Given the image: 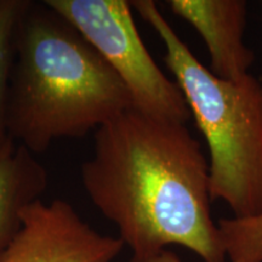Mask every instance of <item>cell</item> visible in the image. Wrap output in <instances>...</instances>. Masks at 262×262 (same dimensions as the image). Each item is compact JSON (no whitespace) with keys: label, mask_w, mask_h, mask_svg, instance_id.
<instances>
[{"label":"cell","mask_w":262,"mask_h":262,"mask_svg":"<svg viewBox=\"0 0 262 262\" xmlns=\"http://www.w3.org/2000/svg\"><path fill=\"white\" fill-rule=\"evenodd\" d=\"M171 11L187 21L205 41L211 73L238 81L249 74L255 55L243 41L247 2L243 0H170Z\"/></svg>","instance_id":"cell-6"},{"label":"cell","mask_w":262,"mask_h":262,"mask_svg":"<svg viewBox=\"0 0 262 262\" xmlns=\"http://www.w3.org/2000/svg\"><path fill=\"white\" fill-rule=\"evenodd\" d=\"M102 56L129 91L133 110L185 124L192 113L181 89L156 63L141 39L125 0H47Z\"/></svg>","instance_id":"cell-4"},{"label":"cell","mask_w":262,"mask_h":262,"mask_svg":"<svg viewBox=\"0 0 262 262\" xmlns=\"http://www.w3.org/2000/svg\"><path fill=\"white\" fill-rule=\"evenodd\" d=\"M123 247L119 238L97 233L67 202L38 199L25 208L0 262H112Z\"/></svg>","instance_id":"cell-5"},{"label":"cell","mask_w":262,"mask_h":262,"mask_svg":"<svg viewBox=\"0 0 262 262\" xmlns=\"http://www.w3.org/2000/svg\"><path fill=\"white\" fill-rule=\"evenodd\" d=\"M133 108L130 94L83 35L47 5L28 3L16 29L6 127L29 152L81 137Z\"/></svg>","instance_id":"cell-2"},{"label":"cell","mask_w":262,"mask_h":262,"mask_svg":"<svg viewBox=\"0 0 262 262\" xmlns=\"http://www.w3.org/2000/svg\"><path fill=\"white\" fill-rule=\"evenodd\" d=\"M165 47L166 66L209 148L211 201L238 220L262 217V84L253 75L222 80L206 70L152 0L131 2Z\"/></svg>","instance_id":"cell-3"},{"label":"cell","mask_w":262,"mask_h":262,"mask_svg":"<svg viewBox=\"0 0 262 262\" xmlns=\"http://www.w3.org/2000/svg\"><path fill=\"white\" fill-rule=\"evenodd\" d=\"M81 182L133 257L176 244L205 262H225L210 211L209 162L185 124L125 111L95 131Z\"/></svg>","instance_id":"cell-1"},{"label":"cell","mask_w":262,"mask_h":262,"mask_svg":"<svg viewBox=\"0 0 262 262\" xmlns=\"http://www.w3.org/2000/svg\"><path fill=\"white\" fill-rule=\"evenodd\" d=\"M29 2L0 0V156L15 146L6 127V100L11 73L16 29Z\"/></svg>","instance_id":"cell-8"},{"label":"cell","mask_w":262,"mask_h":262,"mask_svg":"<svg viewBox=\"0 0 262 262\" xmlns=\"http://www.w3.org/2000/svg\"><path fill=\"white\" fill-rule=\"evenodd\" d=\"M48 172L22 146L0 156V253L17 234L26 206L38 201L48 187Z\"/></svg>","instance_id":"cell-7"},{"label":"cell","mask_w":262,"mask_h":262,"mask_svg":"<svg viewBox=\"0 0 262 262\" xmlns=\"http://www.w3.org/2000/svg\"><path fill=\"white\" fill-rule=\"evenodd\" d=\"M131 262H182V261L180 260L178 255L173 254L172 251L164 249V250L160 251V253L149 257H145V258L133 257Z\"/></svg>","instance_id":"cell-9"}]
</instances>
